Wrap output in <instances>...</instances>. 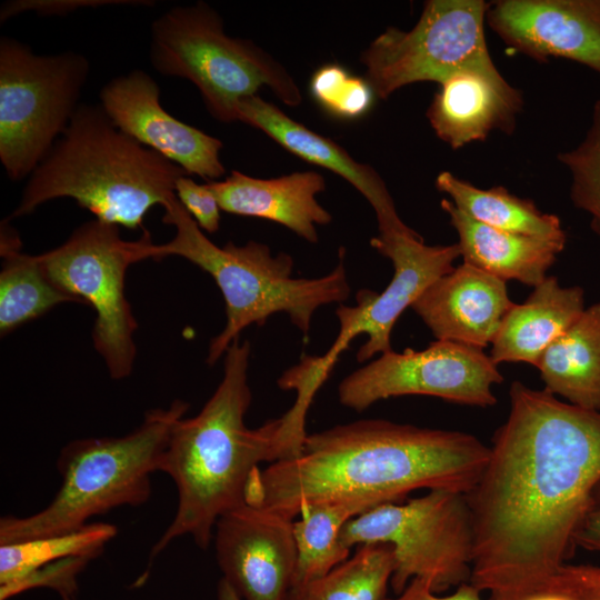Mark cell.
Instances as JSON below:
<instances>
[{"label": "cell", "instance_id": "obj_3", "mask_svg": "<svg viewBox=\"0 0 600 600\" xmlns=\"http://www.w3.org/2000/svg\"><path fill=\"white\" fill-rule=\"evenodd\" d=\"M250 353L248 340H234L224 353L223 377L213 394L198 414L183 417L172 429L160 471L174 482L178 507L137 584L146 582L153 559L176 539L190 536L207 549L218 519L244 502L251 472L260 462L278 460V418L256 429L244 422L252 400Z\"/></svg>", "mask_w": 600, "mask_h": 600}, {"label": "cell", "instance_id": "obj_27", "mask_svg": "<svg viewBox=\"0 0 600 600\" xmlns=\"http://www.w3.org/2000/svg\"><path fill=\"white\" fill-rule=\"evenodd\" d=\"M116 534V526L94 522L68 533L0 544V600L10 599L21 581L48 564L69 558L96 559Z\"/></svg>", "mask_w": 600, "mask_h": 600}, {"label": "cell", "instance_id": "obj_28", "mask_svg": "<svg viewBox=\"0 0 600 600\" xmlns=\"http://www.w3.org/2000/svg\"><path fill=\"white\" fill-rule=\"evenodd\" d=\"M393 569L390 544H360L324 576L292 587L286 600H384Z\"/></svg>", "mask_w": 600, "mask_h": 600}, {"label": "cell", "instance_id": "obj_21", "mask_svg": "<svg viewBox=\"0 0 600 600\" xmlns=\"http://www.w3.org/2000/svg\"><path fill=\"white\" fill-rule=\"evenodd\" d=\"M580 287H562L553 276L547 278L521 303L504 314L491 343L490 358L496 364L524 362L537 366L543 352L584 311Z\"/></svg>", "mask_w": 600, "mask_h": 600}, {"label": "cell", "instance_id": "obj_6", "mask_svg": "<svg viewBox=\"0 0 600 600\" xmlns=\"http://www.w3.org/2000/svg\"><path fill=\"white\" fill-rule=\"evenodd\" d=\"M188 409L187 402L176 399L167 408L146 412L140 426L126 436L67 443L57 459L62 482L54 498L37 513L2 517L0 544L72 532L112 509L146 503L151 476L160 471L172 429Z\"/></svg>", "mask_w": 600, "mask_h": 600}, {"label": "cell", "instance_id": "obj_33", "mask_svg": "<svg viewBox=\"0 0 600 600\" xmlns=\"http://www.w3.org/2000/svg\"><path fill=\"white\" fill-rule=\"evenodd\" d=\"M130 3V1H96V0H64V1H14L6 3L0 11V20L3 22L8 18L22 10H36L39 14H60L73 11L78 8L103 6L104 3Z\"/></svg>", "mask_w": 600, "mask_h": 600}, {"label": "cell", "instance_id": "obj_22", "mask_svg": "<svg viewBox=\"0 0 600 600\" xmlns=\"http://www.w3.org/2000/svg\"><path fill=\"white\" fill-rule=\"evenodd\" d=\"M441 208L459 237L463 262L503 281L516 280L536 287L546 278L566 242L546 240L494 229L476 221L450 200Z\"/></svg>", "mask_w": 600, "mask_h": 600}, {"label": "cell", "instance_id": "obj_9", "mask_svg": "<svg viewBox=\"0 0 600 600\" xmlns=\"http://www.w3.org/2000/svg\"><path fill=\"white\" fill-rule=\"evenodd\" d=\"M89 70L80 53L39 56L0 39V161L12 181L29 177L63 133Z\"/></svg>", "mask_w": 600, "mask_h": 600}, {"label": "cell", "instance_id": "obj_12", "mask_svg": "<svg viewBox=\"0 0 600 600\" xmlns=\"http://www.w3.org/2000/svg\"><path fill=\"white\" fill-rule=\"evenodd\" d=\"M503 377L482 349L437 340L417 351L393 350L347 376L339 384L342 406L363 411L377 401L401 396H430L459 404L488 408Z\"/></svg>", "mask_w": 600, "mask_h": 600}, {"label": "cell", "instance_id": "obj_37", "mask_svg": "<svg viewBox=\"0 0 600 600\" xmlns=\"http://www.w3.org/2000/svg\"><path fill=\"white\" fill-rule=\"evenodd\" d=\"M217 600H242L234 589L223 578L217 587Z\"/></svg>", "mask_w": 600, "mask_h": 600}, {"label": "cell", "instance_id": "obj_7", "mask_svg": "<svg viewBox=\"0 0 600 600\" xmlns=\"http://www.w3.org/2000/svg\"><path fill=\"white\" fill-rule=\"evenodd\" d=\"M150 61L163 76L191 81L221 122L237 121V104L262 87L288 106L302 101L289 72L252 41L227 36L203 1L173 7L152 22Z\"/></svg>", "mask_w": 600, "mask_h": 600}, {"label": "cell", "instance_id": "obj_2", "mask_svg": "<svg viewBox=\"0 0 600 600\" xmlns=\"http://www.w3.org/2000/svg\"><path fill=\"white\" fill-rule=\"evenodd\" d=\"M489 456L490 447L467 432L359 420L307 434L299 457L256 468L244 502L293 520L324 501L380 506L419 489L468 493Z\"/></svg>", "mask_w": 600, "mask_h": 600}, {"label": "cell", "instance_id": "obj_23", "mask_svg": "<svg viewBox=\"0 0 600 600\" xmlns=\"http://www.w3.org/2000/svg\"><path fill=\"white\" fill-rule=\"evenodd\" d=\"M536 367L546 391L600 411V301L584 309Z\"/></svg>", "mask_w": 600, "mask_h": 600}, {"label": "cell", "instance_id": "obj_31", "mask_svg": "<svg viewBox=\"0 0 600 600\" xmlns=\"http://www.w3.org/2000/svg\"><path fill=\"white\" fill-rule=\"evenodd\" d=\"M174 192L201 230L209 233L219 230L222 210L208 183L199 184L184 174L177 180Z\"/></svg>", "mask_w": 600, "mask_h": 600}, {"label": "cell", "instance_id": "obj_38", "mask_svg": "<svg viewBox=\"0 0 600 600\" xmlns=\"http://www.w3.org/2000/svg\"><path fill=\"white\" fill-rule=\"evenodd\" d=\"M62 600H76L74 597L63 598Z\"/></svg>", "mask_w": 600, "mask_h": 600}, {"label": "cell", "instance_id": "obj_25", "mask_svg": "<svg viewBox=\"0 0 600 600\" xmlns=\"http://www.w3.org/2000/svg\"><path fill=\"white\" fill-rule=\"evenodd\" d=\"M436 187L478 222L503 231L566 242L561 220L542 212L532 200L512 194L503 187L477 188L449 171L440 172Z\"/></svg>", "mask_w": 600, "mask_h": 600}, {"label": "cell", "instance_id": "obj_17", "mask_svg": "<svg viewBox=\"0 0 600 600\" xmlns=\"http://www.w3.org/2000/svg\"><path fill=\"white\" fill-rule=\"evenodd\" d=\"M512 306L506 281L463 262L431 283L411 309L437 340L484 349Z\"/></svg>", "mask_w": 600, "mask_h": 600}, {"label": "cell", "instance_id": "obj_26", "mask_svg": "<svg viewBox=\"0 0 600 600\" xmlns=\"http://www.w3.org/2000/svg\"><path fill=\"white\" fill-rule=\"evenodd\" d=\"M378 507L368 500H339L303 507L293 522L297 566L292 587L320 578L349 559L350 548L341 541L347 522Z\"/></svg>", "mask_w": 600, "mask_h": 600}, {"label": "cell", "instance_id": "obj_20", "mask_svg": "<svg viewBox=\"0 0 600 600\" xmlns=\"http://www.w3.org/2000/svg\"><path fill=\"white\" fill-rule=\"evenodd\" d=\"M207 183L222 211L278 222L311 243L318 242L316 227L332 220L317 201L326 181L314 171L259 179L233 170L223 181Z\"/></svg>", "mask_w": 600, "mask_h": 600}, {"label": "cell", "instance_id": "obj_16", "mask_svg": "<svg viewBox=\"0 0 600 600\" xmlns=\"http://www.w3.org/2000/svg\"><path fill=\"white\" fill-rule=\"evenodd\" d=\"M486 21L516 52L572 60L600 74V0H497Z\"/></svg>", "mask_w": 600, "mask_h": 600}, {"label": "cell", "instance_id": "obj_1", "mask_svg": "<svg viewBox=\"0 0 600 600\" xmlns=\"http://www.w3.org/2000/svg\"><path fill=\"white\" fill-rule=\"evenodd\" d=\"M488 463L466 493L473 529L469 582L488 600H519L567 563L600 482V411L520 381Z\"/></svg>", "mask_w": 600, "mask_h": 600}, {"label": "cell", "instance_id": "obj_35", "mask_svg": "<svg viewBox=\"0 0 600 600\" xmlns=\"http://www.w3.org/2000/svg\"><path fill=\"white\" fill-rule=\"evenodd\" d=\"M573 542L574 547L600 552V482L591 493Z\"/></svg>", "mask_w": 600, "mask_h": 600}, {"label": "cell", "instance_id": "obj_13", "mask_svg": "<svg viewBox=\"0 0 600 600\" xmlns=\"http://www.w3.org/2000/svg\"><path fill=\"white\" fill-rule=\"evenodd\" d=\"M370 244L391 260L393 277L380 293L362 289L357 292L354 307H338L339 334L327 353L314 358L317 368L324 373L331 372L340 353L360 334L368 340L357 352L359 362L391 351V331L399 317L431 283L451 272L453 262L461 257L458 243L428 246L409 227L379 233Z\"/></svg>", "mask_w": 600, "mask_h": 600}, {"label": "cell", "instance_id": "obj_30", "mask_svg": "<svg viewBox=\"0 0 600 600\" xmlns=\"http://www.w3.org/2000/svg\"><path fill=\"white\" fill-rule=\"evenodd\" d=\"M310 91L317 103L340 119H358L366 114L374 92L363 78L349 73L339 64H326L311 77Z\"/></svg>", "mask_w": 600, "mask_h": 600}, {"label": "cell", "instance_id": "obj_19", "mask_svg": "<svg viewBox=\"0 0 600 600\" xmlns=\"http://www.w3.org/2000/svg\"><path fill=\"white\" fill-rule=\"evenodd\" d=\"M237 121L260 129L291 153L346 179L373 208L379 233L408 228L397 213L380 174L371 166L356 161L333 140L289 118L258 94L247 97L237 104Z\"/></svg>", "mask_w": 600, "mask_h": 600}, {"label": "cell", "instance_id": "obj_36", "mask_svg": "<svg viewBox=\"0 0 600 600\" xmlns=\"http://www.w3.org/2000/svg\"><path fill=\"white\" fill-rule=\"evenodd\" d=\"M582 590L583 600H600V566L570 564Z\"/></svg>", "mask_w": 600, "mask_h": 600}, {"label": "cell", "instance_id": "obj_10", "mask_svg": "<svg viewBox=\"0 0 600 600\" xmlns=\"http://www.w3.org/2000/svg\"><path fill=\"white\" fill-rule=\"evenodd\" d=\"M152 242L147 229L137 240H124L119 226L93 219L66 242L38 254L49 279L96 312L92 341L114 380L129 377L137 353L138 323L124 294L128 268L148 259Z\"/></svg>", "mask_w": 600, "mask_h": 600}, {"label": "cell", "instance_id": "obj_34", "mask_svg": "<svg viewBox=\"0 0 600 600\" xmlns=\"http://www.w3.org/2000/svg\"><path fill=\"white\" fill-rule=\"evenodd\" d=\"M384 600H484L481 591L470 582L461 583L456 591L449 596L439 597L432 590L431 583L422 578H413L404 590L396 598Z\"/></svg>", "mask_w": 600, "mask_h": 600}, {"label": "cell", "instance_id": "obj_14", "mask_svg": "<svg viewBox=\"0 0 600 600\" xmlns=\"http://www.w3.org/2000/svg\"><path fill=\"white\" fill-rule=\"evenodd\" d=\"M213 541L222 578L242 600H286L297 566L293 520L243 502L218 519Z\"/></svg>", "mask_w": 600, "mask_h": 600}, {"label": "cell", "instance_id": "obj_5", "mask_svg": "<svg viewBox=\"0 0 600 600\" xmlns=\"http://www.w3.org/2000/svg\"><path fill=\"white\" fill-rule=\"evenodd\" d=\"M162 221L176 228L174 237L162 244L150 243L148 259L181 257L214 280L226 303V324L210 341L207 363L214 364L240 333L251 324L263 326L277 312L288 314L307 340L314 312L324 304L343 302L350 296L344 266L340 261L326 276L293 278V259L286 252L272 256L261 242L242 246L229 241L222 247L208 239L182 207L177 196L163 206Z\"/></svg>", "mask_w": 600, "mask_h": 600}, {"label": "cell", "instance_id": "obj_32", "mask_svg": "<svg viewBox=\"0 0 600 600\" xmlns=\"http://www.w3.org/2000/svg\"><path fill=\"white\" fill-rule=\"evenodd\" d=\"M519 600H583V594L570 564L564 563L556 574Z\"/></svg>", "mask_w": 600, "mask_h": 600}, {"label": "cell", "instance_id": "obj_15", "mask_svg": "<svg viewBox=\"0 0 600 600\" xmlns=\"http://www.w3.org/2000/svg\"><path fill=\"white\" fill-rule=\"evenodd\" d=\"M100 106L113 124L144 147L208 182L224 173L222 142L172 117L160 103L158 83L144 71L118 76L100 91Z\"/></svg>", "mask_w": 600, "mask_h": 600}, {"label": "cell", "instance_id": "obj_18", "mask_svg": "<svg viewBox=\"0 0 600 600\" xmlns=\"http://www.w3.org/2000/svg\"><path fill=\"white\" fill-rule=\"evenodd\" d=\"M522 106V93L494 64L461 70L440 83L427 118L439 139L459 149L493 131L512 133Z\"/></svg>", "mask_w": 600, "mask_h": 600}, {"label": "cell", "instance_id": "obj_4", "mask_svg": "<svg viewBox=\"0 0 600 600\" xmlns=\"http://www.w3.org/2000/svg\"><path fill=\"white\" fill-rule=\"evenodd\" d=\"M187 172L119 130L100 104H80L29 176L9 220L70 198L100 221L136 230L148 211L176 194ZM188 176V174H187Z\"/></svg>", "mask_w": 600, "mask_h": 600}, {"label": "cell", "instance_id": "obj_11", "mask_svg": "<svg viewBox=\"0 0 600 600\" xmlns=\"http://www.w3.org/2000/svg\"><path fill=\"white\" fill-rule=\"evenodd\" d=\"M487 10L482 0H429L412 29H386L360 58L374 96L386 99L414 82L442 83L461 70L494 66L484 36Z\"/></svg>", "mask_w": 600, "mask_h": 600}, {"label": "cell", "instance_id": "obj_24", "mask_svg": "<svg viewBox=\"0 0 600 600\" xmlns=\"http://www.w3.org/2000/svg\"><path fill=\"white\" fill-rule=\"evenodd\" d=\"M4 219L0 227V333L1 337L63 302H79L47 276L39 256L22 251L18 232Z\"/></svg>", "mask_w": 600, "mask_h": 600}, {"label": "cell", "instance_id": "obj_29", "mask_svg": "<svg viewBox=\"0 0 600 600\" xmlns=\"http://www.w3.org/2000/svg\"><path fill=\"white\" fill-rule=\"evenodd\" d=\"M571 174L570 198L590 217L591 229L600 236V100L593 104L591 123L583 140L558 154Z\"/></svg>", "mask_w": 600, "mask_h": 600}, {"label": "cell", "instance_id": "obj_8", "mask_svg": "<svg viewBox=\"0 0 600 600\" xmlns=\"http://www.w3.org/2000/svg\"><path fill=\"white\" fill-rule=\"evenodd\" d=\"M341 541L350 549L390 544L394 560L390 586L397 596L413 578L428 580L437 593L471 577L473 529L462 492L433 489L402 504L374 507L346 523Z\"/></svg>", "mask_w": 600, "mask_h": 600}]
</instances>
